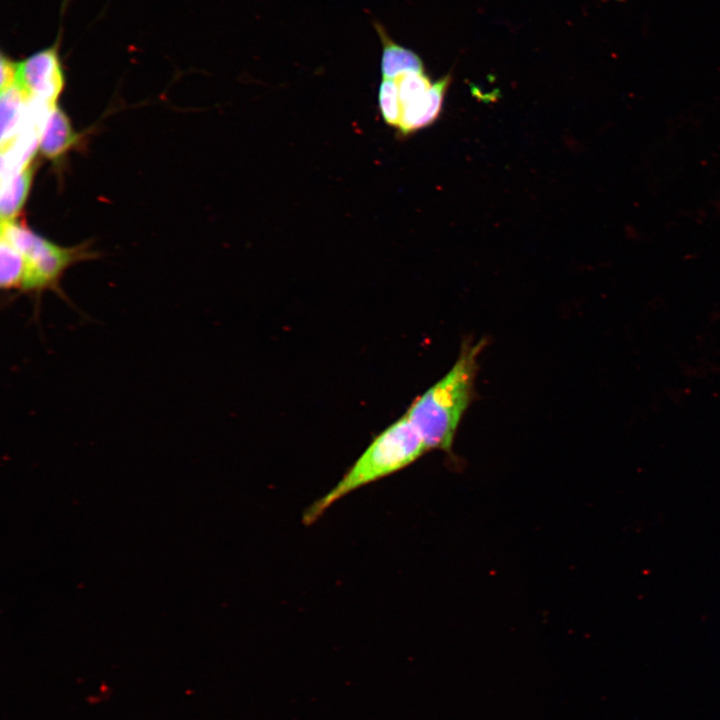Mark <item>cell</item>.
<instances>
[{
  "label": "cell",
  "instance_id": "1",
  "mask_svg": "<svg viewBox=\"0 0 720 720\" xmlns=\"http://www.w3.org/2000/svg\"><path fill=\"white\" fill-rule=\"evenodd\" d=\"M484 345V340L463 343L451 369L408 408L405 415L428 450L451 453L460 420L472 399L478 356Z\"/></svg>",
  "mask_w": 720,
  "mask_h": 720
},
{
  "label": "cell",
  "instance_id": "2",
  "mask_svg": "<svg viewBox=\"0 0 720 720\" xmlns=\"http://www.w3.org/2000/svg\"><path fill=\"white\" fill-rule=\"evenodd\" d=\"M427 451L422 436L403 415L382 431L339 483L306 511L304 522L312 523L341 497L407 467Z\"/></svg>",
  "mask_w": 720,
  "mask_h": 720
},
{
  "label": "cell",
  "instance_id": "3",
  "mask_svg": "<svg viewBox=\"0 0 720 720\" xmlns=\"http://www.w3.org/2000/svg\"><path fill=\"white\" fill-rule=\"evenodd\" d=\"M1 239L10 243L25 258L26 271L19 294H31L40 302L45 291H53L70 303L60 286L64 271L73 263L89 259L84 248H65L37 235L15 220L1 222Z\"/></svg>",
  "mask_w": 720,
  "mask_h": 720
},
{
  "label": "cell",
  "instance_id": "4",
  "mask_svg": "<svg viewBox=\"0 0 720 720\" xmlns=\"http://www.w3.org/2000/svg\"><path fill=\"white\" fill-rule=\"evenodd\" d=\"M14 83L27 99L55 104L64 85L63 72L55 50L39 51L16 64Z\"/></svg>",
  "mask_w": 720,
  "mask_h": 720
},
{
  "label": "cell",
  "instance_id": "5",
  "mask_svg": "<svg viewBox=\"0 0 720 720\" xmlns=\"http://www.w3.org/2000/svg\"><path fill=\"white\" fill-rule=\"evenodd\" d=\"M450 82L451 75H445L432 83L424 95L402 106L401 120L397 128L401 136L425 128L439 117Z\"/></svg>",
  "mask_w": 720,
  "mask_h": 720
},
{
  "label": "cell",
  "instance_id": "6",
  "mask_svg": "<svg viewBox=\"0 0 720 720\" xmlns=\"http://www.w3.org/2000/svg\"><path fill=\"white\" fill-rule=\"evenodd\" d=\"M74 132L66 114L56 105L51 109L39 138L41 153L56 159L67 152L76 142Z\"/></svg>",
  "mask_w": 720,
  "mask_h": 720
},
{
  "label": "cell",
  "instance_id": "7",
  "mask_svg": "<svg viewBox=\"0 0 720 720\" xmlns=\"http://www.w3.org/2000/svg\"><path fill=\"white\" fill-rule=\"evenodd\" d=\"M376 29L383 45L380 65L383 78L397 79L407 73L424 72L423 62L415 52L392 41L379 24Z\"/></svg>",
  "mask_w": 720,
  "mask_h": 720
},
{
  "label": "cell",
  "instance_id": "8",
  "mask_svg": "<svg viewBox=\"0 0 720 720\" xmlns=\"http://www.w3.org/2000/svg\"><path fill=\"white\" fill-rule=\"evenodd\" d=\"M26 105L27 97L15 83L1 90V148L21 131Z\"/></svg>",
  "mask_w": 720,
  "mask_h": 720
},
{
  "label": "cell",
  "instance_id": "9",
  "mask_svg": "<svg viewBox=\"0 0 720 720\" xmlns=\"http://www.w3.org/2000/svg\"><path fill=\"white\" fill-rule=\"evenodd\" d=\"M33 167L1 181L0 209L2 221L14 220L21 210L31 187Z\"/></svg>",
  "mask_w": 720,
  "mask_h": 720
},
{
  "label": "cell",
  "instance_id": "10",
  "mask_svg": "<svg viewBox=\"0 0 720 720\" xmlns=\"http://www.w3.org/2000/svg\"><path fill=\"white\" fill-rule=\"evenodd\" d=\"M0 260V283L2 290L7 292L15 290L19 293L26 271L24 256L10 243L1 239Z\"/></svg>",
  "mask_w": 720,
  "mask_h": 720
},
{
  "label": "cell",
  "instance_id": "11",
  "mask_svg": "<svg viewBox=\"0 0 720 720\" xmlns=\"http://www.w3.org/2000/svg\"><path fill=\"white\" fill-rule=\"evenodd\" d=\"M378 105L385 123L398 128L402 110L395 79H382L378 90Z\"/></svg>",
  "mask_w": 720,
  "mask_h": 720
},
{
  "label": "cell",
  "instance_id": "12",
  "mask_svg": "<svg viewBox=\"0 0 720 720\" xmlns=\"http://www.w3.org/2000/svg\"><path fill=\"white\" fill-rule=\"evenodd\" d=\"M395 80L398 87L401 108L424 95L432 85L429 77L424 72L407 73Z\"/></svg>",
  "mask_w": 720,
  "mask_h": 720
},
{
  "label": "cell",
  "instance_id": "13",
  "mask_svg": "<svg viewBox=\"0 0 720 720\" xmlns=\"http://www.w3.org/2000/svg\"><path fill=\"white\" fill-rule=\"evenodd\" d=\"M16 63L2 57L1 59V90L9 87L15 81Z\"/></svg>",
  "mask_w": 720,
  "mask_h": 720
}]
</instances>
